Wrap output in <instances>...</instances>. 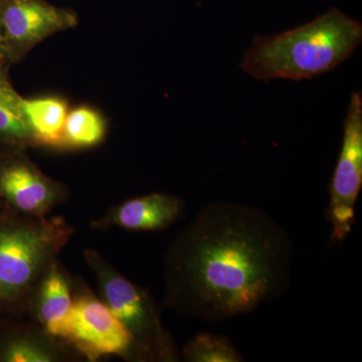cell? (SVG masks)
<instances>
[{
	"label": "cell",
	"mask_w": 362,
	"mask_h": 362,
	"mask_svg": "<svg viewBox=\"0 0 362 362\" xmlns=\"http://www.w3.org/2000/svg\"><path fill=\"white\" fill-rule=\"evenodd\" d=\"M294 245L266 211L207 204L171 243L164 259V305L199 320L257 310L289 287Z\"/></svg>",
	"instance_id": "1"
},
{
	"label": "cell",
	"mask_w": 362,
	"mask_h": 362,
	"mask_svg": "<svg viewBox=\"0 0 362 362\" xmlns=\"http://www.w3.org/2000/svg\"><path fill=\"white\" fill-rule=\"evenodd\" d=\"M361 42V23L330 9L287 32L257 37L240 66L257 80H309L334 70Z\"/></svg>",
	"instance_id": "2"
},
{
	"label": "cell",
	"mask_w": 362,
	"mask_h": 362,
	"mask_svg": "<svg viewBox=\"0 0 362 362\" xmlns=\"http://www.w3.org/2000/svg\"><path fill=\"white\" fill-rule=\"evenodd\" d=\"M73 233L61 216L0 209V317L30 315L37 286Z\"/></svg>",
	"instance_id": "3"
},
{
	"label": "cell",
	"mask_w": 362,
	"mask_h": 362,
	"mask_svg": "<svg viewBox=\"0 0 362 362\" xmlns=\"http://www.w3.org/2000/svg\"><path fill=\"white\" fill-rule=\"evenodd\" d=\"M84 258L96 276L104 303L141 347L148 361H177L180 356L175 340L164 327L160 311L148 290L124 277L95 250H86Z\"/></svg>",
	"instance_id": "4"
},
{
	"label": "cell",
	"mask_w": 362,
	"mask_h": 362,
	"mask_svg": "<svg viewBox=\"0 0 362 362\" xmlns=\"http://www.w3.org/2000/svg\"><path fill=\"white\" fill-rule=\"evenodd\" d=\"M88 361L118 356L129 361H149L103 300L81 282H74L70 311L45 329Z\"/></svg>",
	"instance_id": "5"
},
{
	"label": "cell",
	"mask_w": 362,
	"mask_h": 362,
	"mask_svg": "<svg viewBox=\"0 0 362 362\" xmlns=\"http://www.w3.org/2000/svg\"><path fill=\"white\" fill-rule=\"evenodd\" d=\"M362 185V96L354 90L343 126L339 158L330 183L326 218L331 240L343 242L356 223V204Z\"/></svg>",
	"instance_id": "6"
},
{
	"label": "cell",
	"mask_w": 362,
	"mask_h": 362,
	"mask_svg": "<svg viewBox=\"0 0 362 362\" xmlns=\"http://www.w3.org/2000/svg\"><path fill=\"white\" fill-rule=\"evenodd\" d=\"M68 189L45 175L25 148H0V201L16 213L49 216L66 201Z\"/></svg>",
	"instance_id": "7"
},
{
	"label": "cell",
	"mask_w": 362,
	"mask_h": 362,
	"mask_svg": "<svg viewBox=\"0 0 362 362\" xmlns=\"http://www.w3.org/2000/svg\"><path fill=\"white\" fill-rule=\"evenodd\" d=\"M78 23L76 11L47 0H0V28L11 65L42 40Z\"/></svg>",
	"instance_id": "8"
},
{
	"label": "cell",
	"mask_w": 362,
	"mask_h": 362,
	"mask_svg": "<svg viewBox=\"0 0 362 362\" xmlns=\"http://www.w3.org/2000/svg\"><path fill=\"white\" fill-rule=\"evenodd\" d=\"M77 357L75 350L37 321L0 317V362H59Z\"/></svg>",
	"instance_id": "9"
},
{
	"label": "cell",
	"mask_w": 362,
	"mask_h": 362,
	"mask_svg": "<svg viewBox=\"0 0 362 362\" xmlns=\"http://www.w3.org/2000/svg\"><path fill=\"white\" fill-rule=\"evenodd\" d=\"M187 204L175 195L150 194L135 197L113 207L93 221L97 230L112 228L132 232H160L183 218Z\"/></svg>",
	"instance_id": "10"
},
{
	"label": "cell",
	"mask_w": 362,
	"mask_h": 362,
	"mask_svg": "<svg viewBox=\"0 0 362 362\" xmlns=\"http://www.w3.org/2000/svg\"><path fill=\"white\" fill-rule=\"evenodd\" d=\"M74 299V281L59 261L45 274L33 298L30 315L45 329L59 322L70 311Z\"/></svg>",
	"instance_id": "11"
},
{
	"label": "cell",
	"mask_w": 362,
	"mask_h": 362,
	"mask_svg": "<svg viewBox=\"0 0 362 362\" xmlns=\"http://www.w3.org/2000/svg\"><path fill=\"white\" fill-rule=\"evenodd\" d=\"M21 108L32 135L33 144L61 148L68 116V103L61 97H21Z\"/></svg>",
	"instance_id": "12"
},
{
	"label": "cell",
	"mask_w": 362,
	"mask_h": 362,
	"mask_svg": "<svg viewBox=\"0 0 362 362\" xmlns=\"http://www.w3.org/2000/svg\"><path fill=\"white\" fill-rule=\"evenodd\" d=\"M21 97L9 82L7 71L0 74V148H25L33 144Z\"/></svg>",
	"instance_id": "13"
},
{
	"label": "cell",
	"mask_w": 362,
	"mask_h": 362,
	"mask_svg": "<svg viewBox=\"0 0 362 362\" xmlns=\"http://www.w3.org/2000/svg\"><path fill=\"white\" fill-rule=\"evenodd\" d=\"M107 132L104 117L89 106H80L69 111L61 148L85 149L97 146L103 141Z\"/></svg>",
	"instance_id": "14"
},
{
	"label": "cell",
	"mask_w": 362,
	"mask_h": 362,
	"mask_svg": "<svg viewBox=\"0 0 362 362\" xmlns=\"http://www.w3.org/2000/svg\"><path fill=\"white\" fill-rule=\"evenodd\" d=\"M182 357L187 362H242L244 356L228 337L199 333L185 344Z\"/></svg>",
	"instance_id": "15"
},
{
	"label": "cell",
	"mask_w": 362,
	"mask_h": 362,
	"mask_svg": "<svg viewBox=\"0 0 362 362\" xmlns=\"http://www.w3.org/2000/svg\"><path fill=\"white\" fill-rule=\"evenodd\" d=\"M11 65L8 56H7L4 37H2L1 28H0V70H7V68Z\"/></svg>",
	"instance_id": "16"
},
{
	"label": "cell",
	"mask_w": 362,
	"mask_h": 362,
	"mask_svg": "<svg viewBox=\"0 0 362 362\" xmlns=\"http://www.w3.org/2000/svg\"><path fill=\"white\" fill-rule=\"evenodd\" d=\"M4 206H4V202L0 201V209H4Z\"/></svg>",
	"instance_id": "17"
},
{
	"label": "cell",
	"mask_w": 362,
	"mask_h": 362,
	"mask_svg": "<svg viewBox=\"0 0 362 362\" xmlns=\"http://www.w3.org/2000/svg\"><path fill=\"white\" fill-rule=\"evenodd\" d=\"M7 70H0V74L4 73V71H6Z\"/></svg>",
	"instance_id": "18"
}]
</instances>
